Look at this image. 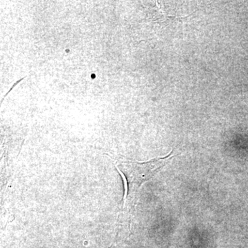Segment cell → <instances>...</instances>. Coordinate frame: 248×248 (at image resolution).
Masks as SVG:
<instances>
[{
    "mask_svg": "<svg viewBox=\"0 0 248 248\" xmlns=\"http://www.w3.org/2000/svg\"><path fill=\"white\" fill-rule=\"evenodd\" d=\"M190 16H184V17H176V16H170L164 14V11H162L159 6H158L157 9H156V14L155 15V19L156 22L159 23H167V24H170V23H174L179 22L183 19L189 17Z\"/></svg>",
    "mask_w": 248,
    "mask_h": 248,
    "instance_id": "cell-1",
    "label": "cell"
},
{
    "mask_svg": "<svg viewBox=\"0 0 248 248\" xmlns=\"http://www.w3.org/2000/svg\"><path fill=\"white\" fill-rule=\"evenodd\" d=\"M116 169H117V171L120 173L121 177H122V179H123L124 182V204L123 207L122 208H125V202H126L127 198H128V190H129V186H128V181L127 179L126 176L124 174V172H122V171L120 170V169L117 167V166H115Z\"/></svg>",
    "mask_w": 248,
    "mask_h": 248,
    "instance_id": "cell-2",
    "label": "cell"
}]
</instances>
